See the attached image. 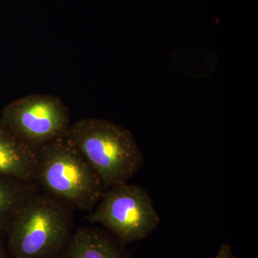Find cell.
<instances>
[{
  "label": "cell",
  "mask_w": 258,
  "mask_h": 258,
  "mask_svg": "<svg viewBox=\"0 0 258 258\" xmlns=\"http://www.w3.org/2000/svg\"><path fill=\"white\" fill-rule=\"evenodd\" d=\"M76 209L40 191L29 199L5 236L12 258H60L74 232Z\"/></svg>",
  "instance_id": "cell-1"
},
{
  "label": "cell",
  "mask_w": 258,
  "mask_h": 258,
  "mask_svg": "<svg viewBox=\"0 0 258 258\" xmlns=\"http://www.w3.org/2000/svg\"><path fill=\"white\" fill-rule=\"evenodd\" d=\"M66 136L87 159L106 190L127 183L143 164L133 135L111 120L83 118L70 125Z\"/></svg>",
  "instance_id": "cell-2"
},
{
  "label": "cell",
  "mask_w": 258,
  "mask_h": 258,
  "mask_svg": "<svg viewBox=\"0 0 258 258\" xmlns=\"http://www.w3.org/2000/svg\"><path fill=\"white\" fill-rule=\"evenodd\" d=\"M40 190L76 210L92 211L106 189L92 166L66 135L37 149Z\"/></svg>",
  "instance_id": "cell-3"
},
{
  "label": "cell",
  "mask_w": 258,
  "mask_h": 258,
  "mask_svg": "<svg viewBox=\"0 0 258 258\" xmlns=\"http://www.w3.org/2000/svg\"><path fill=\"white\" fill-rule=\"evenodd\" d=\"M86 220L101 225L127 246L150 235L160 217L144 188L125 183L106 189Z\"/></svg>",
  "instance_id": "cell-4"
},
{
  "label": "cell",
  "mask_w": 258,
  "mask_h": 258,
  "mask_svg": "<svg viewBox=\"0 0 258 258\" xmlns=\"http://www.w3.org/2000/svg\"><path fill=\"white\" fill-rule=\"evenodd\" d=\"M0 122L37 150L66 135L71 125V113L59 97L32 94L5 106Z\"/></svg>",
  "instance_id": "cell-5"
},
{
  "label": "cell",
  "mask_w": 258,
  "mask_h": 258,
  "mask_svg": "<svg viewBox=\"0 0 258 258\" xmlns=\"http://www.w3.org/2000/svg\"><path fill=\"white\" fill-rule=\"evenodd\" d=\"M60 258H132L127 246L105 229L84 226L74 230Z\"/></svg>",
  "instance_id": "cell-6"
},
{
  "label": "cell",
  "mask_w": 258,
  "mask_h": 258,
  "mask_svg": "<svg viewBox=\"0 0 258 258\" xmlns=\"http://www.w3.org/2000/svg\"><path fill=\"white\" fill-rule=\"evenodd\" d=\"M37 152L0 122V176L36 182Z\"/></svg>",
  "instance_id": "cell-7"
},
{
  "label": "cell",
  "mask_w": 258,
  "mask_h": 258,
  "mask_svg": "<svg viewBox=\"0 0 258 258\" xmlns=\"http://www.w3.org/2000/svg\"><path fill=\"white\" fill-rule=\"evenodd\" d=\"M40 191L37 182L0 176V238H5L12 222L24 205Z\"/></svg>",
  "instance_id": "cell-8"
},
{
  "label": "cell",
  "mask_w": 258,
  "mask_h": 258,
  "mask_svg": "<svg viewBox=\"0 0 258 258\" xmlns=\"http://www.w3.org/2000/svg\"><path fill=\"white\" fill-rule=\"evenodd\" d=\"M215 258H235L230 244H222Z\"/></svg>",
  "instance_id": "cell-9"
},
{
  "label": "cell",
  "mask_w": 258,
  "mask_h": 258,
  "mask_svg": "<svg viewBox=\"0 0 258 258\" xmlns=\"http://www.w3.org/2000/svg\"><path fill=\"white\" fill-rule=\"evenodd\" d=\"M0 258H12L7 249L5 239L0 238Z\"/></svg>",
  "instance_id": "cell-10"
}]
</instances>
